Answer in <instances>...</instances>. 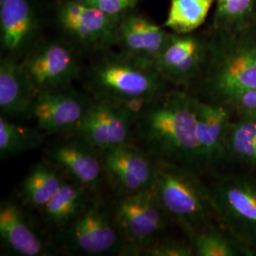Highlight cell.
Here are the masks:
<instances>
[{
  "label": "cell",
  "mask_w": 256,
  "mask_h": 256,
  "mask_svg": "<svg viewBox=\"0 0 256 256\" xmlns=\"http://www.w3.org/2000/svg\"><path fill=\"white\" fill-rule=\"evenodd\" d=\"M58 241L64 252L79 256L122 254L124 248L111 206L95 198L76 218L58 232Z\"/></svg>",
  "instance_id": "7"
},
{
  "label": "cell",
  "mask_w": 256,
  "mask_h": 256,
  "mask_svg": "<svg viewBox=\"0 0 256 256\" xmlns=\"http://www.w3.org/2000/svg\"><path fill=\"white\" fill-rule=\"evenodd\" d=\"M210 28L236 30L256 23V0H216Z\"/></svg>",
  "instance_id": "26"
},
{
  "label": "cell",
  "mask_w": 256,
  "mask_h": 256,
  "mask_svg": "<svg viewBox=\"0 0 256 256\" xmlns=\"http://www.w3.org/2000/svg\"><path fill=\"white\" fill-rule=\"evenodd\" d=\"M104 180L118 194L140 192L153 187L156 162L133 142L102 151Z\"/></svg>",
  "instance_id": "14"
},
{
  "label": "cell",
  "mask_w": 256,
  "mask_h": 256,
  "mask_svg": "<svg viewBox=\"0 0 256 256\" xmlns=\"http://www.w3.org/2000/svg\"><path fill=\"white\" fill-rule=\"evenodd\" d=\"M153 189L167 216L187 234L209 227L216 218L210 189L192 169L156 162Z\"/></svg>",
  "instance_id": "4"
},
{
  "label": "cell",
  "mask_w": 256,
  "mask_h": 256,
  "mask_svg": "<svg viewBox=\"0 0 256 256\" xmlns=\"http://www.w3.org/2000/svg\"><path fill=\"white\" fill-rule=\"evenodd\" d=\"M0 240L12 256H50L54 252L24 208L12 200L0 204Z\"/></svg>",
  "instance_id": "17"
},
{
  "label": "cell",
  "mask_w": 256,
  "mask_h": 256,
  "mask_svg": "<svg viewBox=\"0 0 256 256\" xmlns=\"http://www.w3.org/2000/svg\"><path fill=\"white\" fill-rule=\"evenodd\" d=\"M54 21L60 36L84 55L115 48L119 18L80 0H59L55 5Z\"/></svg>",
  "instance_id": "9"
},
{
  "label": "cell",
  "mask_w": 256,
  "mask_h": 256,
  "mask_svg": "<svg viewBox=\"0 0 256 256\" xmlns=\"http://www.w3.org/2000/svg\"><path fill=\"white\" fill-rule=\"evenodd\" d=\"M209 46V30L190 34H172L154 64L171 86L189 90L204 72Z\"/></svg>",
  "instance_id": "10"
},
{
  "label": "cell",
  "mask_w": 256,
  "mask_h": 256,
  "mask_svg": "<svg viewBox=\"0 0 256 256\" xmlns=\"http://www.w3.org/2000/svg\"><path fill=\"white\" fill-rule=\"evenodd\" d=\"M93 98L86 90L70 86L55 92L38 93L36 96L30 117L36 120V128L46 135H64L72 132L80 124Z\"/></svg>",
  "instance_id": "11"
},
{
  "label": "cell",
  "mask_w": 256,
  "mask_h": 256,
  "mask_svg": "<svg viewBox=\"0 0 256 256\" xmlns=\"http://www.w3.org/2000/svg\"><path fill=\"white\" fill-rule=\"evenodd\" d=\"M111 209L116 226L124 238V254L126 256H140L144 248L160 238L169 218L153 187L118 194Z\"/></svg>",
  "instance_id": "8"
},
{
  "label": "cell",
  "mask_w": 256,
  "mask_h": 256,
  "mask_svg": "<svg viewBox=\"0 0 256 256\" xmlns=\"http://www.w3.org/2000/svg\"><path fill=\"white\" fill-rule=\"evenodd\" d=\"M82 3L99 9L112 18H120L135 9L140 0H80Z\"/></svg>",
  "instance_id": "29"
},
{
  "label": "cell",
  "mask_w": 256,
  "mask_h": 256,
  "mask_svg": "<svg viewBox=\"0 0 256 256\" xmlns=\"http://www.w3.org/2000/svg\"><path fill=\"white\" fill-rule=\"evenodd\" d=\"M172 34L134 9L119 18L115 48L126 54L154 64Z\"/></svg>",
  "instance_id": "16"
},
{
  "label": "cell",
  "mask_w": 256,
  "mask_h": 256,
  "mask_svg": "<svg viewBox=\"0 0 256 256\" xmlns=\"http://www.w3.org/2000/svg\"><path fill=\"white\" fill-rule=\"evenodd\" d=\"M220 227L234 238L247 256L256 252V180L229 176L210 189Z\"/></svg>",
  "instance_id": "6"
},
{
  "label": "cell",
  "mask_w": 256,
  "mask_h": 256,
  "mask_svg": "<svg viewBox=\"0 0 256 256\" xmlns=\"http://www.w3.org/2000/svg\"><path fill=\"white\" fill-rule=\"evenodd\" d=\"M256 167V120H232L227 132L225 156Z\"/></svg>",
  "instance_id": "25"
},
{
  "label": "cell",
  "mask_w": 256,
  "mask_h": 256,
  "mask_svg": "<svg viewBox=\"0 0 256 256\" xmlns=\"http://www.w3.org/2000/svg\"><path fill=\"white\" fill-rule=\"evenodd\" d=\"M220 104L236 112L238 118L256 120V88L232 94Z\"/></svg>",
  "instance_id": "28"
},
{
  "label": "cell",
  "mask_w": 256,
  "mask_h": 256,
  "mask_svg": "<svg viewBox=\"0 0 256 256\" xmlns=\"http://www.w3.org/2000/svg\"><path fill=\"white\" fill-rule=\"evenodd\" d=\"M146 256H192L194 250L190 241L174 238H160L140 252Z\"/></svg>",
  "instance_id": "27"
},
{
  "label": "cell",
  "mask_w": 256,
  "mask_h": 256,
  "mask_svg": "<svg viewBox=\"0 0 256 256\" xmlns=\"http://www.w3.org/2000/svg\"><path fill=\"white\" fill-rule=\"evenodd\" d=\"M194 88L216 104L256 88V23L236 30L210 27L207 63Z\"/></svg>",
  "instance_id": "3"
},
{
  "label": "cell",
  "mask_w": 256,
  "mask_h": 256,
  "mask_svg": "<svg viewBox=\"0 0 256 256\" xmlns=\"http://www.w3.org/2000/svg\"><path fill=\"white\" fill-rule=\"evenodd\" d=\"M61 136L45 149V158L94 194L104 180L102 151L74 133Z\"/></svg>",
  "instance_id": "13"
},
{
  "label": "cell",
  "mask_w": 256,
  "mask_h": 256,
  "mask_svg": "<svg viewBox=\"0 0 256 256\" xmlns=\"http://www.w3.org/2000/svg\"><path fill=\"white\" fill-rule=\"evenodd\" d=\"M62 170L45 158L32 166L19 187V200L23 206L41 210L64 183Z\"/></svg>",
  "instance_id": "20"
},
{
  "label": "cell",
  "mask_w": 256,
  "mask_h": 256,
  "mask_svg": "<svg viewBox=\"0 0 256 256\" xmlns=\"http://www.w3.org/2000/svg\"><path fill=\"white\" fill-rule=\"evenodd\" d=\"M216 0H170L164 27L183 34L200 30Z\"/></svg>",
  "instance_id": "23"
},
{
  "label": "cell",
  "mask_w": 256,
  "mask_h": 256,
  "mask_svg": "<svg viewBox=\"0 0 256 256\" xmlns=\"http://www.w3.org/2000/svg\"><path fill=\"white\" fill-rule=\"evenodd\" d=\"M90 194L81 184L66 180L60 190L40 210L43 220L57 232L64 229L76 218L92 202Z\"/></svg>",
  "instance_id": "21"
},
{
  "label": "cell",
  "mask_w": 256,
  "mask_h": 256,
  "mask_svg": "<svg viewBox=\"0 0 256 256\" xmlns=\"http://www.w3.org/2000/svg\"><path fill=\"white\" fill-rule=\"evenodd\" d=\"M136 108L94 100L72 132L100 151L131 142Z\"/></svg>",
  "instance_id": "12"
},
{
  "label": "cell",
  "mask_w": 256,
  "mask_h": 256,
  "mask_svg": "<svg viewBox=\"0 0 256 256\" xmlns=\"http://www.w3.org/2000/svg\"><path fill=\"white\" fill-rule=\"evenodd\" d=\"M196 140L200 169L218 162L225 156V144L232 110L227 106L196 97Z\"/></svg>",
  "instance_id": "18"
},
{
  "label": "cell",
  "mask_w": 256,
  "mask_h": 256,
  "mask_svg": "<svg viewBox=\"0 0 256 256\" xmlns=\"http://www.w3.org/2000/svg\"><path fill=\"white\" fill-rule=\"evenodd\" d=\"M82 68V88L94 100L137 110L170 88L155 64L108 48L90 55Z\"/></svg>",
  "instance_id": "2"
},
{
  "label": "cell",
  "mask_w": 256,
  "mask_h": 256,
  "mask_svg": "<svg viewBox=\"0 0 256 256\" xmlns=\"http://www.w3.org/2000/svg\"><path fill=\"white\" fill-rule=\"evenodd\" d=\"M36 93L25 74L20 60L1 56L0 113L10 120L30 117Z\"/></svg>",
  "instance_id": "19"
},
{
  "label": "cell",
  "mask_w": 256,
  "mask_h": 256,
  "mask_svg": "<svg viewBox=\"0 0 256 256\" xmlns=\"http://www.w3.org/2000/svg\"><path fill=\"white\" fill-rule=\"evenodd\" d=\"M40 28L34 0H4L0 4L1 56L21 60L41 38Z\"/></svg>",
  "instance_id": "15"
},
{
  "label": "cell",
  "mask_w": 256,
  "mask_h": 256,
  "mask_svg": "<svg viewBox=\"0 0 256 256\" xmlns=\"http://www.w3.org/2000/svg\"><path fill=\"white\" fill-rule=\"evenodd\" d=\"M196 97L172 88L136 110L131 142L153 160L200 170L196 140Z\"/></svg>",
  "instance_id": "1"
},
{
  "label": "cell",
  "mask_w": 256,
  "mask_h": 256,
  "mask_svg": "<svg viewBox=\"0 0 256 256\" xmlns=\"http://www.w3.org/2000/svg\"><path fill=\"white\" fill-rule=\"evenodd\" d=\"M84 55L62 36L40 38L20 63L38 94L72 86L81 78Z\"/></svg>",
  "instance_id": "5"
},
{
  "label": "cell",
  "mask_w": 256,
  "mask_h": 256,
  "mask_svg": "<svg viewBox=\"0 0 256 256\" xmlns=\"http://www.w3.org/2000/svg\"><path fill=\"white\" fill-rule=\"evenodd\" d=\"M188 238L194 256H247L245 250L234 238L224 230H218L212 225L188 234Z\"/></svg>",
  "instance_id": "24"
},
{
  "label": "cell",
  "mask_w": 256,
  "mask_h": 256,
  "mask_svg": "<svg viewBox=\"0 0 256 256\" xmlns=\"http://www.w3.org/2000/svg\"><path fill=\"white\" fill-rule=\"evenodd\" d=\"M46 135L37 128H30L0 117V158L2 160L34 150L42 146Z\"/></svg>",
  "instance_id": "22"
},
{
  "label": "cell",
  "mask_w": 256,
  "mask_h": 256,
  "mask_svg": "<svg viewBox=\"0 0 256 256\" xmlns=\"http://www.w3.org/2000/svg\"><path fill=\"white\" fill-rule=\"evenodd\" d=\"M3 1H4V0H0V4H1Z\"/></svg>",
  "instance_id": "30"
}]
</instances>
